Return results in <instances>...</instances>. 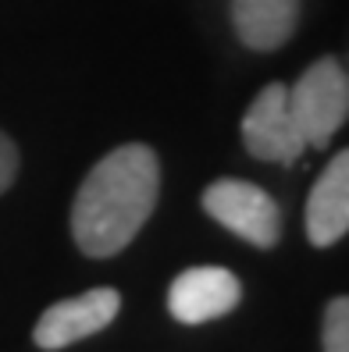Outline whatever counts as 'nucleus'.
Returning a JSON list of instances; mask_svg holds the SVG:
<instances>
[{
    "mask_svg": "<svg viewBox=\"0 0 349 352\" xmlns=\"http://www.w3.org/2000/svg\"><path fill=\"white\" fill-rule=\"evenodd\" d=\"M289 107L306 146L324 150L349 121V68L332 54L317 57L296 86H289Z\"/></svg>",
    "mask_w": 349,
    "mask_h": 352,
    "instance_id": "obj_2",
    "label": "nucleus"
},
{
    "mask_svg": "<svg viewBox=\"0 0 349 352\" xmlns=\"http://www.w3.org/2000/svg\"><path fill=\"white\" fill-rule=\"evenodd\" d=\"M160 196V160L147 142L114 146L82 178L72 203L75 245L93 260L121 253L150 221Z\"/></svg>",
    "mask_w": 349,
    "mask_h": 352,
    "instance_id": "obj_1",
    "label": "nucleus"
},
{
    "mask_svg": "<svg viewBox=\"0 0 349 352\" xmlns=\"http://www.w3.org/2000/svg\"><path fill=\"white\" fill-rule=\"evenodd\" d=\"M14 178H18V146L8 132H0V192H8Z\"/></svg>",
    "mask_w": 349,
    "mask_h": 352,
    "instance_id": "obj_10",
    "label": "nucleus"
},
{
    "mask_svg": "<svg viewBox=\"0 0 349 352\" xmlns=\"http://www.w3.org/2000/svg\"><path fill=\"white\" fill-rule=\"evenodd\" d=\"M242 299V285L224 267H189L168 288V309L178 324H207L232 314Z\"/></svg>",
    "mask_w": 349,
    "mask_h": 352,
    "instance_id": "obj_6",
    "label": "nucleus"
},
{
    "mask_svg": "<svg viewBox=\"0 0 349 352\" xmlns=\"http://www.w3.org/2000/svg\"><path fill=\"white\" fill-rule=\"evenodd\" d=\"M242 146L268 164H293L306 150V139L289 107V86L268 82L242 114Z\"/></svg>",
    "mask_w": 349,
    "mask_h": 352,
    "instance_id": "obj_4",
    "label": "nucleus"
},
{
    "mask_svg": "<svg viewBox=\"0 0 349 352\" xmlns=\"http://www.w3.org/2000/svg\"><path fill=\"white\" fill-rule=\"evenodd\" d=\"M232 29L257 54L282 50L299 25V0H232Z\"/></svg>",
    "mask_w": 349,
    "mask_h": 352,
    "instance_id": "obj_8",
    "label": "nucleus"
},
{
    "mask_svg": "<svg viewBox=\"0 0 349 352\" xmlns=\"http://www.w3.org/2000/svg\"><path fill=\"white\" fill-rule=\"evenodd\" d=\"M349 235V150L335 153L306 196V239L328 250Z\"/></svg>",
    "mask_w": 349,
    "mask_h": 352,
    "instance_id": "obj_7",
    "label": "nucleus"
},
{
    "mask_svg": "<svg viewBox=\"0 0 349 352\" xmlns=\"http://www.w3.org/2000/svg\"><path fill=\"white\" fill-rule=\"evenodd\" d=\"M321 345L324 352H349V296H339L324 306Z\"/></svg>",
    "mask_w": 349,
    "mask_h": 352,
    "instance_id": "obj_9",
    "label": "nucleus"
},
{
    "mask_svg": "<svg viewBox=\"0 0 349 352\" xmlns=\"http://www.w3.org/2000/svg\"><path fill=\"white\" fill-rule=\"evenodd\" d=\"M118 309H121L118 288H89V292H82V296L54 302L47 314L36 320L32 342L47 352L68 349L82 338L96 335V331H104L107 324H114Z\"/></svg>",
    "mask_w": 349,
    "mask_h": 352,
    "instance_id": "obj_5",
    "label": "nucleus"
},
{
    "mask_svg": "<svg viewBox=\"0 0 349 352\" xmlns=\"http://www.w3.org/2000/svg\"><path fill=\"white\" fill-rule=\"evenodd\" d=\"M200 203L221 228H229L232 235L246 239L257 250H271L282 239V206L253 182L218 178L203 189Z\"/></svg>",
    "mask_w": 349,
    "mask_h": 352,
    "instance_id": "obj_3",
    "label": "nucleus"
}]
</instances>
